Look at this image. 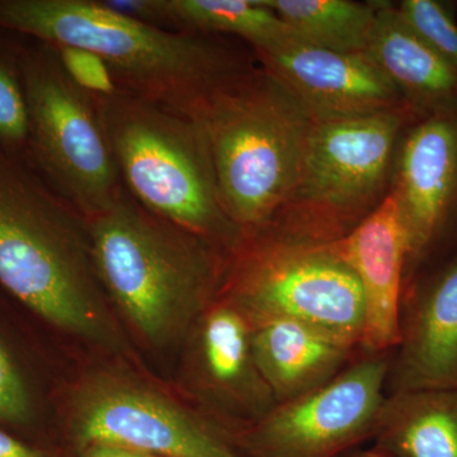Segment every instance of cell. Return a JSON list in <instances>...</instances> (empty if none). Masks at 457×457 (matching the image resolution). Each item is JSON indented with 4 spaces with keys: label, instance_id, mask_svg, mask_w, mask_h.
I'll return each mask as SVG.
<instances>
[{
    "label": "cell",
    "instance_id": "obj_1",
    "mask_svg": "<svg viewBox=\"0 0 457 457\" xmlns=\"http://www.w3.org/2000/svg\"><path fill=\"white\" fill-rule=\"evenodd\" d=\"M0 27L51 47L88 50L123 92L194 119L253 71L220 41L149 25L95 0H0Z\"/></svg>",
    "mask_w": 457,
    "mask_h": 457
},
{
    "label": "cell",
    "instance_id": "obj_2",
    "mask_svg": "<svg viewBox=\"0 0 457 457\" xmlns=\"http://www.w3.org/2000/svg\"><path fill=\"white\" fill-rule=\"evenodd\" d=\"M0 285L60 332L128 353L99 285L88 221L0 149Z\"/></svg>",
    "mask_w": 457,
    "mask_h": 457
},
{
    "label": "cell",
    "instance_id": "obj_3",
    "mask_svg": "<svg viewBox=\"0 0 457 457\" xmlns=\"http://www.w3.org/2000/svg\"><path fill=\"white\" fill-rule=\"evenodd\" d=\"M88 221L99 285L144 347H182L224 285L230 254L123 195Z\"/></svg>",
    "mask_w": 457,
    "mask_h": 457
},
{
    "label": "cell",
    "instance_id": "obj_4",
    "mask_svg": "<svg viewBox=\"0 0 457 457\" xmlns=\"http://www.w3.org/2000/svg\"><path fill=\"white\" fill-rule=\"evenodd\" d=\"M96 98L132 200L153 215L234 253L245 236L222 204L203 121L121 89Z\"/></svg>",
    "mask_w": 457,
    "mask_h": 457
},
{
    "label": "cell",
    "instance_id": "obj_5",
    "mask_svg": "<svg viewBox=\"0 0 457 457\" xmlns=\"http://www.w3.org/2000/svg\"><path fill=\"white\" fill-rule=\"evenodd\" d=\"M200 120L228 215L245 237L270 227L296 187L311 113L262 68L219 92Z\"/></svg>",
    "mask_w": 457,
    "mask_h": 457
},
{
    "label": "cell",
    "instance_id": "obj_6",
    "mask_svg": "<svg viewBox=\"0 0 457 457\" xmlns=\"http://www.w3.org/2000/svg\"><path fill=\"white\" fill-rule=\"evenodd\" d=\"M219 297L249 323L294 319L360 350L362 291L336 242H312L275 227L245 237L228 258Z\"/></svg>",
    "mask_w": 457,
    "mask_h": 457
},
{
    "label": "cell",
    "instance_id": "obj_7",
    "mask_svg": "<svg viewBox=\"0 0 457 457\" xmlns=\"http://www.w3.org/2000/svg\"><path fill=\"white\" fill-rule=\"evenodd\" d=\"M405 111L314 122L299 179L270 227L312 242L348 236L384 200Z\"/></svg>",
    "mask_w": 457,
    "mask_h": 457
},
{
    "label": "cell",
    "instance_id": "obj_8",
    "mask_svg": "<svg viewBox=\"0 0 457 457\" xmlns=\"http://www.w3.org/2000/svg\"><path fill=\"white\" fill-rule=\"evenodd\" d=\"M66 425L79 450L104 444L155 457H243L182 393L129 366H97L69 389Z\"/></svg>",
    "mask_w": 457,
    "mask_h": 457
},
{
    "label": "cell",
    "instance_id": "obj_9",
    "mask_svg": "<svg viewBox=\"0 0 457 457\" xmlns=\"http://www.w3.org/2000/svg\"><path fill=\"white\" fill-rule=\"evenodd\" d=\"M20 71L29 144L54 191L86 219L107 212L125 192L97 98L68 77L51 46L23 55Z\"/></svg>",
    "mask_w": 457,
    "mask_h": 457
},
{
    "label": "cell",
    "instance_id": "obj_10",
    "mask_svg": "<svg viewBox=\"0 0 457 457\" xmlns=\"http://www.w3.org/2000/svg\"><path fill=\"white\" fill-rule=\"evenodd\" d=\"M393 353L361 352L341 374L228 431L243 457H338L374 440Z\"/></svg>",
    "mask_w": 457,
    "mask_h": 457
},
{
    "label": "cell",
    "instance_id": "obj_11",
    "mask_svg": "<svg viewBox=\"0 0 457 457\" xmlns=\"http://www.w3.org/2000/svg\"><path fill=\"white\" fill-rule=\"evenodd\" d=\"M182 347L180 393L225 432L257 422L278 404L255 362L251 324L233 303L218 297Z\"/></svg>",
    "mask_w": 457,
    "mask_h": 457
},
{
    "label": "cell",
    "instance_id": "obj_12",
    "mask_svg": "<svg viewBox=\"0 0 457 457\" xmlns=\"http://www.w3.org/2000/svg\"><path fill=\"white\" fill-rule=\"evenodd\" d=\"M257 56L264 71L302 102L314 122L407 108L399 90L368 53H333L296 38Z\"/></svg>",
    "mask_w": 457,
    "mask_h": 457
},
{
    "label": "cell",
    "instance_id": "obj_13",
    "mask_svg": "<svg viewBox=\"0 0 457 457\" xmlns=\"http://www.w3.org/2000/svg\"><path fill=\"white\" fill-rule=\"evenodd\" d=\"M336 245L362 291L360 351L393 353L400 339L403 275L409 261L407 233L393 195L387 192L374 212Z\"/></svg>",
    "mask_w": 457,
    "mask_h": 457
},
{
    "label": "cell",
    "instance_id": "obj_14",
    "mask_svg": "<svg viewBox=\"0 0 457 457\" xmlns=\"http://www.w3.org/2000/svg\"><path fill=\"white\" fill-rule=\"evenodd\" d=\"M390 194L408 237L409 261L431 245L457 192V123L435 116L403 144Z\"/></svg>",
    "mask_w": 457,
    "mask_h": 457
},
{
    "label": "cell",
    "instance_id": "obj_15",
    "mask_svg": "<svg viewBox=\"0 0 457 457\" xmlns=\"http://www.w3.org/2000/svg\"><path fill=\"white\" fill-rule=\"evenodd\" d=\"M457 389V258L402 312L387 393Z\"/></svg>",
    "mask_w": 457,
    "mask_h": 457
},
{
    "label": "cell",
    "instance_id": "obj_16",
    "mask_svg": "<svg viewBox=\"0 0 457 457\" xmlns=\"http://www.w3.org/2000/svg\"><path fill=\"white\" fill-rule=\"evenodd\" d=\"M249 324L255 362L278 404L329 383L360 353L320 328L294 319Z\"/></svg>",
    "mask_w": 457,
    "mask_h": 457
},
{
    "label": "cell",
    "instance_id": "obj_17",
    "mask_svg": "<svg viewBox=\"0 0 457 457\" xmlns=\"http://www.w3.org/2000/svg\"><path fill=\"white\" fill-rule=\"evenodd\" d=\"M366 53L405 104L444 106L457 97V71L413 32L390 3L375 2Z\"/></svg>",
    "mask_w": 457,
    "mask_h": 457
},
{
    "label": "cell",
    "instance_id": "obj_18",
    "mask_svg": "<svg viewBox=\"0 0 457 457\" xmlns=\"http://www.w3.org/2000/svg\"><path fill=\"white\" fill-rule=\"evenodd\" d=\"M372 441L389 457H457V389L387 393Z\"/></svg>",
    "mask_w": 457,
    "mask_h": 457
},
{
    "label": "cell",
    "instance_id": "obj_19",
    "mask_svg": "<svg viewBox=\"0 0 457 457\" xmlns=\"http://www.w3.org/2000/svg\"><path fill=\"white\" fill-rule=\"evenodd\" d=\"M158 8L161 27L237 36L251 44L255 54L278 50L299 38L264 0H158Z\"/></svg>",
    "mask_w": 457,
    "mask_h": 457
},
{
    "label": "cell",
    "instance_id": "obj_20",
    "mask_svg": "<svg viewBox=\"0 0 457 457\" xmlns=\"http://www.w3.org/2000/svg\"><path fill=\"white\" fill-rule=\"evenodd\" d=\"M305 44L333 53H366L374 3L350 0H264Z\"/></svg>",
    "mask_w": 457,
    "mask_h": 457
},
{
    "label": "cell",
    "instance_id": "obj_21",
    "mask_svg": "<svg viewBox=\"0 0 457 457\" xmlns=\"http://www.w3.org/2000/svg\"><path fill=\"white\" fill-rule=\"evenodd\" d=\"M398 12L420 40L457 71V25L435 0H404Z\"/></svg>",
    "mask_w": 457,
    "mask_h": 457
},
{
    "label": "cell",
    "instance_id": "obj_22",
    "mask_svg": "<svg viewBox=\"0 0 457 457\" xmlns=\"http://www.w3.org/2000/svg\"><path fill=\"white\" fill-rule=\"evenodd\" d=\"M29 141V116L21 78L0 60V149L17 150Z\"/></svg>",
    "mask_w": 457,
    "mask_h": 457
},
{
    "label": "cell",
    "instance_id": "obj_23",
    "mask_svg": "<svg viewBox=\"0 0 457 457\" xmlns=\"http://www.w3.org/2000/svg\"><path fill=\"white\" fill-rule=\"evenodd\" d=\"M65 73L79 88L95 97H108L119 92L110 68L101 57L79 47H53Z\"/></svg>",
    "mask_w": 457,
    "mask_h": 457
},
{
    "label": "cell",
    "instance_id": "obj_24",
    "mask_svg": "<svg viewBox=\"0 0 457 457\" xmlns=\"http://www.w3.org/2000/svg\"><path fill=\"white\" fill-rule=\"evenodd\" d=\"M32 413V395L25 376L0 342V422L23 425Z\"/></svg>",
    "mask_w": 457,
    "mask_h": 457
},
{
    "label": "cell",
    "instance_id": "obj_25",
    "mask_svg": "<svg viewBox=\"0 0 457 457\" xmlns=\"http://www.w3.org/2000/svg\"><path fill=\"white\" fill-rule=\"evenodd\" d=\"M0 457H47L0 429Z\"/></svg>",
    "mask_w": 457,
    "mask_h": 457
},
{
    "label": "cell",
    "instance_id": "obj_26",
    "mask_svg": "<svg viewBox=\"0 0 457 457\" xmlns=\"http://www.w3.org/2000/svg\"><path fill=\"white\" fill-rule=\"evenodd\" d=\"M80 453L82 457H150L137 451L104 444L89 445L80 450Z\"/></svg>",
    "mask_w": 457,
    "mask_h": 457
},
{
    "label": "cell",
    "instance_id": "obj_27",
    "mask_svg": "<svg viewBox=\"0 0 457 457\" xmlns=\"http://www.w3.org/2000/svg\"><path fill=\"white\" fill-rule=\"evenodd\" d=\"M338 457H389L385 455V453H381L378 449H375L374 446L369 447V449H365V447H356V449L347 451V453H343V455Z\"/></svg>",
    "mask_w": 457,
    "mask_h": 457
},
{
    "label": "cell",
    "instance_id": "obj_28",
    "mask_svg": "<svg viewBox=\"0 0 457 457\" xmlns=\"http://www.w3.org/2000/svg\"><path fill=\"white\" fill-rule=\"evenodd\" d=\"M150 457H155V456H150Z\"/></svg>",
    "mask_w": 457,
    "mask_h": 457
}]
</instances>
